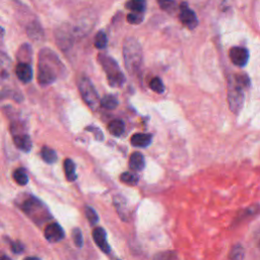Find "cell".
Listing matches in <instances>:
<instances>
[{"label": "cell", "mask_w": 260, "mask_h": 260, "mask_svg": "<svg viewBox=\"0 0 260 260\" xmlns=\"http://www.w3.org/2000/svg\"><path fill=\"white\" fill-rule=\"evenodd\" d=\"M12 139H14V142L18 148H20V151L29 153L32 150V140L31 138L26 134V133H17L12 134Z\"/></svg>", "instance_id": "obj_13"}, {"label": "cell", "mask_w": 260, "mask_h": 260, "mask_svg": "<svg viewBox=\"0 0 260 260\" xmlns=\"http://www.w3.org/2000/svg\"><path fill=\"white\" fill-rule=\"evenodd\" d=\"M32 58V49L28 44H24L21 46L19 51V59L20 60V63H28Z\"/></svg>", "instance_id": "obj_24"}, {"label": "cell", "mask_w": 260, "mask_h": 260, "mask_svg": "<svg viewBox=\"0 0 260 260\" xmlns=\"http://www.w3.org/2000/svg\"><path fill=\"white\" fill-rule=\"evenodd\" d=\"M258 246H259V248H260V240H259V244H258Z\"/></svg>", "instance_id": "obj_39"}, {"label": "cell", "mask_w": 260, "mask_h": 260, "mask_svg": "<svg viewBox=\"0 0 260 260\" xmlns=\"http://www.w3.org/2000/svg\"><path fill=\"white\" fill-rule=\"evenodd\" d=\"M41 156L44 162H46L47 164H54L56 160H57V154L55 153L54 150L52 148L48 147V146H44L41 151Z\"/></svg>", "instance_id": "obj_20"}, {"label": "cell", "mask_w": 260, "mask_h": 260, "mask_svg": "<svg viewBox=\"0 0 260 260\" xmlns=\"http://www.w3.org/2000/svg\"><path fill=\"white\" fill-rule=\"evenodd\" d=\"M93 238L97 246L100 248L104 253L110 252V246L107 241V234L103 228H95L93 231Z\"/></svg>", "instance_id": "obj_11"}, {"label": "cell", "mask_w": 260, "mask_h": 260, "mask_svg": "<svg viewBox=\"0 0 260 260\" xmlns=\"http://www.w3.org/2000/svg\"><path fill=\"white\" fill-rule=\"evenodd\" d=\"M16 74L18 79L23 83H29L33 80V69L28 63H20L16 68Z\"/></svg>", "instance_id": "obj_14"}, {"label": "cell", "mask_w": 260, "mask_h": 260, "mask_svg": "<svg viewBox=\"0 0 260 260\" xmlns=\"http://www.w3.org/2000/svg\"><path fill=\"white\" fill-rule=\"evenodd\" d=\"M130 141L135 147H146L152 143V135L146 133H136L132 135Z\"/></svg>", "instance_id": "obj_16"}, {"label": "cell", "mask_w": 260, "mask_h": 260, "mask_svg": "<svg viewBox=\"0 0 260 260\" xmlns=\"http://www.w3.org/2000/svg\"><path fill=\"white\" fill-rule=\"evenodd\" d=\"M63 70L59 58L49 49L40 51L38 64V82L41 85H49L56 81L58 73Z\"/></svg>", "instance_id": "obj_1"}, {"label": "cell", "mask_w": 260, "mask_h": 260, "mask_svg": "<svg viewBox=\"0 0 260 260\" xmlns=\"http://www.w3.org/2000/svg\"><path fill=\"white\" fill-rule=\"evenodd\" d=\"M74 31L69 23H63L55 31V40L61 50L67 51L72 47L74 41Z\"/></svg>", "instance_id": "obj_6"}, {"label": "cell", "mask_w": 260, "mask_h": 260, "mask_svg": "<svg viewBox=\"0 0 260 260\" xmlns=\"http://www.w3.org/2000/svg\"><path fill=\"white\" fill-rule=\"evenodd\" d=\"M0 99L4 100V99H10V100H14L18 103H20L23 100V97L20 95V93L15 91V90H4L2 92H0Z\"/></svg>", "instance_id": "obj_23"}, {"label": "cell", "mask_w": 260, "mask_h": 260, "mask_svg": "<svg viewBox=\"0 0 260 260\" xmlns=\"http://www.w3.org/2000/svg\"><path fill=\"white\" fill-rule=\"evenodd\" d=\"M43 204L41 201H39L37 198L31 197L28 200H26L22 204V209L23 212L28 214L34 220H39V219H44L45 216L47 215V212L44 209L43 210Z\"/></svg>", "instance_id": "obj_7"}, {"label": "cell", "mask_w": 260, "mask_h": 260, "mask_svg": "<svg viewBox=\"0 0 260 260\" xmlns=\"http://www.w3.org/2000/svg\"><path fill=\"white\" fill-rule=\"evenodd\" d=\"M150 88L152 89V91H154L155 93H158V94H163L165 92V85H164L162 80L159 79V78H155L151 80Z\"/></svg>", "instance_id": "obj_29"}, {"label": "cell", "mask_w": 260, "mask_h": 260, "mask_svg": "<svg viewBox=\"0 0 260 260\" xmlns=\"http://www.w3.org/2000/svg\"><path fill=\"white\" fill-rule=\"evenodd\" d=\"M72 238H73V241H74V244H76V246L80 247V248L83 244V239H82L81 231L80 229L76 228L72 231Z\"/></svg>", "instance_id": "obj_33"}, {"label": "cell", "mask_w": 260, "mask_h": 260, "mask_svg": "<svg viewBox=\"0 0 260 260\" xmlns=\"http://www.w3.org/2000/svg\"><path fill=\"white\" fill-rule=\"evenodd\" d=\"M85 129L88 130V131H90V132H92V133H94L95 134V138H96L97 140H104L103 132H102V130L100 128H99V127L91 125L89 127H86Z\"/></svg>", "instance_id": "obj_35"}, {"label": "cell", "mask_w": 260, "mask_h": 260, "mask_svg": "<svg viewBox=\"0 0 260 260\" xmlns=\"http://www.w3.org/2000/svg\"><path fill=\"white\" fill-rule=\"evenodd\" d=\"M113 202H114V205L116 207V210H117L119 217L123 220H128L130 218V212L128 209L127 201H126L125 198L119 195V194L115 195L113 198Z\"/></svg>", "instance_id": "obj_12"}, {"label": "cell", "mask_w": 260, "mask_h": 260, "mask_svg": "<svg viewBox=\"0 0 260 260\" xmlns=\"http://www.w3.org/2000/svg\"><path fill=\"white\" fill-rule=\"evenodd\" d=\"M14 179L19 185H21V186L28 184V182H29V177L27 175V172L21 168H20L14 172Z\"/></svg>", "instance_id": "obj_26"}, {"label": "cell", "mask_w": 260, "mask_h": 260, "mask_svg": "<svg viewBox=\"0 0 260 260\" xmlns=\"http://www.w3.org/2000/svg\"><path fill=\"white\" fill-rule=\"evenodd\" d=\"M0 260H11V259L7 256H0Z\"/></svg>", "instance_id": "obj_38"}, {"label": "cell", "mask_w": 260, "mask_h": 260, "mask_svg": "<svg viewBox=\"0 0 260 260\" xmlns=\"http://www.w3.org/2000/svg\"><path fill=\"white\" fill-rule=\"evenodd\" d=\"M160 8L168 12H173L176 10V1L175 0H157Z\"/></svg>", "instance_id": "obj_31"}, {"label": "cell", "mask_w": 260, "mask_h": 260, "mask_svg": "<svg viewBox=\"0 0 260 260\" xmlns=\"http://www.w3.org/2000/svg\"><path fill=\"white\" fill-rule=\"evenodd\" d=\"M245 257V250L241 244L234 245L229 253L230 260H243Z\"/></svg>", "instance_id": "obj_22"}, {"label": "cell", "mask_w": 260, "mask_h": 260, "mask_svg": "<svg viewBox=\"0 0 260 260\" xmlns=\"http://www.w3.org/2000/svg\"><path fill=\"white\" fill-rule=\"evenodd\" d=\"M144 14H136V12H130L127 16V20L131 24H139L143 20Z\"/></svg>", "instance_id": "obj_34"}, {"label": "cell", "mask_w": 260, "mask_h": 260, "mask_svg": "<svg viewBox=\"0 0 260 260\" xmlns=\"http://www.w3.org/2000/svg\"><path fill=\"white\" fill-rule=\"evenodd\" d=\"M24 260H40L38 257H27Z\"/></svg>", "instance_id": "obj_37"}, {"label": "cell", "mask_w": 260, "mask_h": 260, "mask_svg": "<svg viewBox=\"0 0 260 260\" xmlns=\"http://www.w3.org/2000/svg\"><path fill=\"white\" fill-rule=\"evenodd\" d=\"M125 7L129 9L131 12H136V14H144L146 2L145 0H129L126 2Z\"/></svg>", "instance_id": "obj_18"}, {"label": "cell", "mask_w": 260, "mask_h": 260, "mask_svg": "<svg viewBox=\"0 0 260 260\" xmlns=\"http://www.w3.org/2000/svg\"><path fill=\"white\" fill-rule=\"evenodd\" d=\"M78 85L80 93L83 99L85 104L88 105L93 111H96L99 106H100V98L95 89V86L91 80L84 76H81L79 78Z\"/></svg>", "instance_id": "obj_5"}, {"label": "cell", "mask_w": 260, "mask_h": 260, "mask_svg": "<svg viewBox=\"0 0 260 260\" xmlns=\"http://www.w3.org/2000/svg\"><path fill=\"white\" fill-rule=\"evenodd\" d=\"M124 64L130 76H136L141 68L143 54L140 43L134 38H127L123 44Z\"/></svg>", "instance_id": "obj_2"}, {"label": "cell", "mask_w": 260, "mask_h": 260, "mask_svg": "<svg viewBox=\"0 0 260 260\" xmlns=\"http://www.w3.org/2000/svg\"><path fill=\"white\" fill-rule=\"evenodd\" d=\"M108 39L104 32H99L95 37V46L98 49H104L107 46Z\"/></svg>", "instance_id": "obj_30"}, {"label": "cell", "mask_w": 260, "mask_h": 260, "mask_svg": "<svg viewBox=\"0 0 260 260\" xmlns=\"http://www.w3.org/2000/svg\"><path fill=\"white\" fill-rule=\"evenodd\" d=\"M179 20L184 24L185 27L189 30H193L197 27L198 20L194 11L191 10L186 3H182L180 5V12H179Z\"/></svg>", "instance_id": "obj_8"}, {"label": "cell", "mask_w": 260, "mask_h": 260, "mask_svg": "<svg viewBox=\"0 0 260 260\" xmlns=\"http://www.w3.org/2000/svg\"><path fill=\"white\" fill-rule=\"evenodd\" d=\"M11 250L12 252L15 253H21L23 251V245L19 242V241H16V242H12L11 243Z\"/></svg>", "instance_id": "obj_36"}, {"label": "cell", "mask_w": 260, "mask_h": 260, "mask_svg": "<svg viewBox=\"0 0 260 260\" xmlns=\"http://www.w3.org/2000/svg\"><path fill=\"white\" fill-rule=\"evenodd\" d=\"M84 212H85V217L88 219V220L90 221L91 225H96L97 222L99 221V217L97 215V213L95 212V209L90 207V206H86L84 208Z\"/></svg>", "instance_id": "obj_32"}, {"label": "cell", "mask_w": 260, "mask_h": 260, "mask_svg": "<svg viewBox=\"0 0 260 260\" xmlns=\"http://www.w3.org/2000/svg\"><path fill=\"white\" fill-rule=\"evenodd\" d=\"M145 166L144 157L140 153H133L129 159V168L133 172L141 171Z\"/></svg>", "instance_id": "obj_17"}, {"label": "cell", "mask_w": 260, "mask_h": 260, "mask_svg": "<svg viewBox=\"0 0 260 260\" xmlns=\"http://www.w3.org/2000/svg\"><path fill=\"white\" fill-rule=\"evenodd\" d=\"M64 172L68 181H74L77 179L76 173V165L70 159H66L64 160Z\"/></svg>", "instance_id": "obj_21"}, {"label": "cell", "mask_w": 260, "mask_h": 260, "mask_svg": "<svg viewBox=\"0 0 260 260\" xmlns=\"http://www.w3.org/2000/svg\"><path fill=\"white\" fill-rule=\"evenodd\" d=\"M27 33L33 41L39 42L44 39V32L38 21H32L27 27Z\"/></svg>", "instance_id": "obj_15"}, {"label": "cell", "mask_w": 260, "mask_h": 260, "mask_svg": "<svg viewBox=\"0 0 260 260\" xmlns=\"http://www.w3.org/2000/svg\"><path fill=\"white\" fill-rule=\"evenodd\" d=\"M99 61H100V64L104 68L106 74L108 82L111 86H122L125 82V77L123 72L120 70L119 65L117 64L116 61L107 55H99Z\"/></svg>", "instance_id": "obj_3"}, {"label": "cell", "mask_w": 260, "mask_h": 260, "mask_svg": "<svg viewBox=\"0 0 260 260\" xmlns=\"http://www.w3.org/2000/svg\"><path fill=\"white\" fill-rule=\"evenodd\" d=\"M120 180L127 185H136L139 182V176L131 172H125L120 176Z\"/></svg>", "instance_id": "obj_28"}, {"label": "cell", "mask_w": 260, "mask_h": 260, "mask_svg": "<svg viewBox=\"0 0 260 260\" xmlns=\"http://www.w3.org/2000/svg\"><path fill=\"white\" fill-rule=\"evenodd\" d=\"M243 88L234 77L228 79V102L230 110L235 114H239L244 106Z\"/></svg>", "instance_id": "obj_4"}, {"label": "cell", "mask_w": 260, "mask_h": 260, "mask_svg": "<svg viewBox=\"0 0 260 260\" xmlns=\"http://www.w3.org/2000/svg\"><path fill=\"white\" fill-rule=\"evenodd\" d=\"M100 106H102L107 110H114L118 106V100L114 96L108 95L102 99L100 102Z\"/></svg>", "instance_id": "obj_25"}, {"label": "cell", "mask_w": 260, "mask_h": 260, "mask_svg": "<svg viewBox=\"0 0 260 260\" xmlns=\"http://www.w3.org/2000/svg\"><path fill=\"white\" fill-rule=\"evenodd\" d=\"M108 130L114 136H121L123 133H124L125 130L124 123H123V121L121 120L111 121L108 125Z\"/></svg>", "instance_id": "obj_19"}, {"label": "cell", "mask_w": 260, "mask_h": 260, "mask_svg": "<svg viewBox=\"0 0 260 260\" xmlns=\"http://www.w3.org/2000/svg\"><path fill=\"white\" fill-rule=\"evenodd\" d=\"M230 58L232 62L239 67H244L248 63L249 53L245 48L233 47L230 50Z\"/></svg>", "instance_id": "obj_10"}, {"label": "cell", "mask_w": 260, "mask_h": 260, "mask_svg": "<svg viewBox=\"0 0 260 260\" xmlns=\"http://www.w3.org/2000/svg\"><path fill=\"white\" fill-rule=\"evenodd\" d=\"M44 235L47 241L50 243H57L64 238V231L57 222H52L46 227Z\"/></svg>", "instance_id": "obj_9"}, {"label": "cell", "mask_w": 260, "mask_h": 260, "mask_svg": "<svg viewBox=\"0 0 260 260\" xmlns=\"http://www.w3.org/2000/svg\"><path fill=\"white\" fill-rule=\"evenodd\" d=\"M154 260H181V259L175 251H164L157 253L154 257Z\"/></svg>", "instance_id": "obj_27"}]
</instances>
